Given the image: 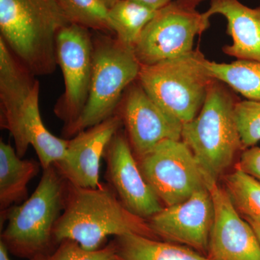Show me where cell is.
Here are the masks:
<instances>
[{"label": "cell", "mask_w": 260, "mask_h": 260, "mask_svg": "<svg viewBox=\"0 0 260 260\" xmlns=\"http://www.w3.org/2000/svg\"><path fill=\"white\" fill-rule=\"evenodd\" d=\"M129 234L157 239L147 220L130 213L109 184L84 188L68 183L64 208L54 229L56 246L70 239L86 250H97L109 237Z\"/></svg>", "instance_id": "6da1fadb"}, {"label": "cell", "mask_w": 260, "mask_h": 260, "mask_svg": "<svg viewBox=\"0 0 260 260\" xmlns=\"http://www.w3.org/2000/svg\"><path fill=\"white\" fill-rule=\"evenodd\" d=\"M68 24L56 0H0V38L35 76L55 71L56 37Z\"/></svg>", "instance_id": "7a4b0ae2"}, {"label": "cell", "mask_w": 260, "mask_h": 260, "mask_svg": "<svg viewBox=\"0 0 260 260\" xmlns=\"http://www.w3.org/2000/svg\"><path fill=\"white\" fill-rule=\"evenodd\" d=\"M68 182L54 164L43 169L41 180L31 196L1 214L7 221L1 240L11 254L34 259L51 252L56 245L54 229L62 213Z\"/></svg>", "instance_id": "3957f363"}, {"label": "cell", "mask_w": 260, "mask_h": 260, "mask_svg": "<svg viewBox=\"0 0 260 260\" xmlns=\"http://www.w3.org/2000/svg\"><path fill=\"white\" fill-rule=\"evenodd\" d=\"M237 102L223 83L215 80L198 115L183 124L181 140L194 155L206 184L218 182L244 150L234 116Z\"/></svg>", "instance_id": "277c9868"}, {"label": "cell", "mask_w": 260, "mask_h": 260, "mask_svg": "<svg viewBox=\"0 0 260 260\" xmlns=\"http://www.w3.org/2000/svg\"><path fill=\"white\" fill-rule=\"evenodd\" d=\"M93 71L88 101L79 119L62 130L65 139L115 114L124 92L139 75L141 64L134 48L104 32L93 37Z\"/></svg>", "instance_id": "5b68a950"}, {"label": "cell", "mask_w": 260, "mask_h": 260, "mask_svg": "<svg viewBox=\"0 0 260 260\" xmlns=\"http://www.w3.org/2000/svg\"><path fill=\"white\" fill-rule=\"evenodd\" d=\"M199 50L152 65H141L138 82L149 96L183 124L198 115L215 79Z\"/></svg>", "instance_id": "8992f818"}, {"label": "cell", "mask_w": 260, "mask_h": 260, "mask_svg": "<svg viewBox=\"0 0 260 260\" xmlns=\"http://www.w3.org/2000/svg\"><path fill=\"white\" fill-rule=\"evenodd\" d=\"M196 8L174 0L157 10L135 44V55L141 65L175 59L194 51V41L209 27Z\"/></svg>", "instance_id": "52a82bcc"}, {"label": "cell", "mask_w": 260, "mask_h": 260, "mask_svg": "<svg viewBox=\"0 0 260 260\" xmlns=\"http://www.w3.org/2000/svg\"><path fill=\"white\" fill-rule=\"evenodd\" d=\"M137 160L164 207L182 203L207 186L194 155L181 140H164Z\"/></svg>", "instance_id": "ba28073f"}, {"label": "cell", "mask_w": 260, "mask_h": 260, "mask_svg": "<svg viewBox=\"0 0 260 260\" xmlns=\"http://www.w3.org/2000/svg\"><path fill=\"white\" fill-rule=\"evenodd\" d=\"M56 56L64 91L54 112L64 123V130L79 119L88 101L93 63V37L88 29L71 23L63 27L56 37Z\"/></svg>", "instance_id": "9c48e42d"}, {"label": "cell", "mask_w": 260, "mask_h": 260, "mask_svg": "<svg viewBox=\"0 0 260 260\" xmlns=\"http://www.w3.org/2000/svg\"><path fill=\"white\" fill-rule=\"evenodd\" d=\"M115 114L137 160L164 140H181L182 123L164 112L138 82L126 89Z\"/></svg>", "instance_id": "30bf717a"}, {"label": "cell", "mask_w": 260, "mask_h": 260, "mask_svg": "<svg viewBox=\"0 0 260 260\" xmlns=\"http://www.w3.org/2000/svg\"><path fill=\"white\" fill-rule=\"evenodd\" d=\"M213 218V200L206 186L182 203L164 207L147 223L157 239L187 246L207 256Z\"/></svg>", "instance_id": "8fae6325"}, {"label": "cell", "mask_w": 260, "mask_h": 260, "mask_svg": "<svg viewBox=\"0 0 260 260\" xmlns=\"http://www.w3.org/2000/svg\"><path fill=\"white\" fill-rule=\"evenodd\" d=\"M104 159L107 184L130 213L148 220L164 208L145 181L126 135L121 129L108 145Z\"/></svg>", "instance_id": "7c38bea8"}, {"label": "cell", "mask_w": 260, "mask_h": 260, "mask_svg": "<svg viewBox=\"0 0 260 260\" xmlns=\"http://www.w3.org/2000/svg\"><path fill=\"white\" fill-rule=\"evenodd\" d=\"M206 186L214 207L207 256L212 260H260L259 239L236 209L225 189L218 182Z\"/></svg>", "instance_id": "4fadbf2b"}, {"label": "cell", "mask_w": 260, "mask_h": 260, "mask_svg": "<svg viewBox=\"0 0 260 260\" xmlns=\"http://www.w3.org/2000/svg\"><path fill=\"white\" fill-rule=\"evenodd\" d=\"M122 125L120 116L115 114L68 139L64 156L54 164L65 180L79 187L102 185L101 161L108 145Z\"/></svg>", "instance_id": "5bb4252c"}, {"label": "cell", "mask_w": 260, "mask_h": 260, "mask_svg": "<svg viewBox=\"0 0 260 260\" xmlns=\"http://www.w3.org/2000/svg\"><path fill=\"white\" fill-rule=\"evenodd\" d=\"M39 82L0 38V126L19 139L25 106Z\"/></svg>", "instance_id": "9a60e30c"}, {"label": "cell", "mask_w": 260, "mask_h": 260, "mask_svg": "<svg viewBox=\"0 0 260 260\" xmlns=\"http://www.w3.org/2000/svg\"><path fill=\"white\" fill-rule=\"evenodd\" d=\"M214 15L226 19L227 32L232 38L223 52L237 59L260 61V3L250 8L239 0H211L203 15L210 22Z\"/></svg>", "instance_id": "2e32d148"}, {"label": "cell", "mask_w": 260, "mask_h": 260, "mask_svg": "<svg viewBox=\"0 0 260 260\" xmlns=\"http://www.w3.org/2000/svg\"><path fill=\"white\" fill-rule=\"evenodd\" d=\"M39 83L27 102L20 123V137L14 148L18 156L23 158L31 145L42 169H45L64 156L68 139L51 134L44 125L39 109Z\"/></svg>", "instance_id": "e0dca14e"}, {"label": "cell", "mask_w": 260, "mask_h": 260, "mask_svg": "<svg viewBox=\"0 0 260 260\" xmlns=\"http://www.w3.org/2000/svg\"><path fill=\"white\" fill-rule=\"evenodd\" d=\"M40 162L19 157L14 147L0 141V213L28 198L29 182L37 177Z\"/></svg>", "instance_id": "ac0fdd59"}, {"label": "cell", "mask_w": 260, "mask_h": 260, "mask_svg": "<svg viewBox=\"0 0 260 260\" xmlns=\"http://www.w3.org/2000/svg\"><path fill=\"white\" fill-rule=\"evenodd\" d=\"M112 241L121 260H212L187 246L140 234H125Z\"/></svg>", "instance_id": "d6986e66"}, {"label": "cell", "mask_w": 260, "mask_h": 260, "mask_svg": "<svg viewBox=\"0 0 260 260\" xmlns=\"http://www.w3.org/2000/svg\"><path fill=\"white\" fill-rule=\"evenodd\" d=\"M205 64L213 79L246 99L260 102V61L237 59L230 63H217L207 59Z\"/></svg>", "instance_id": "ffe728a7"}, {"label": "cell", "mask_w": 260, "mask_h": 260, "mask_svg": "<svg viewBox=\"0 0 260 260\" xmlns=\"http://www.w3.org/2000/svg\"><path fill=\"white\" fill-rule=\"evenodd\" d=\"M155 13L132 0H119L109 8L113 32L119 42L134 48Z\"/></svg>", "instance_id": "44dd1931"}, {"label": "cell", "mask_w": 260, "mask_h": 260, "mask_svg": "<svg viewBox=\"0 0 260 260\" xmlns=\"http://www.w3.org/2000/svg\"><path fill=\"white\" fill-rule=\"evenodd\" d=\"M225 191L233 205L246 220L260 223V182L236 168L225 176Z\"/></svg>", "instance_id": "7402d4cb"}, {"label": "cell", "mask_w": 260, "mask_h": 260, "mask_svg": "<svg viewBox=\"0 0 260 260\" xmlns=\"http://www.w3.org/2000/svg\"><path fill=\"white\" fill-rule=\"evenodd\" d=\"M70 23L99 32H113L109 8L102 0H56ZM114 34V32H113Z\"/></svg>", "instance_id": "603a6c76"}, {"label": "cell", "mask_w": 260, "mask_h": 260, "mask_svg": "<svg viewBox=\"0 0 260 260\" xmlns=\"http://www.w3.org/2000/svg\"><path fill=\"white\" fill-rule=\"evenodd\" d=\"M234 116L243 150L260 141V102L246 100L236 103Z\"/></svg>", "instance_id": "cb8c5ba5"}, {"label": "cell", "mask_w": 260, "mask_h": 260, "mask_svg": "<svg viewBox=\"0 0 260 260\" xmlns=\"http://www.w3.org/2000/svg\"><path fill=\"white\" fill-rule=\"evenodd\" d=\"M117 258L113 241L97 250L89 251L75 241L65 239L56 246L54 250L31 260H116Z\"/></svg>", "instance_id": "d4e9b609"}, {"label": "cell", "mask_w": 260, "mask_h": 260, "mask_svg": "<svg viewBox=\"0 0 260 260\" xmlns=\"http://www.w3.org/2000/svg\"><path fill=\"white\" fill-rule=\"evenodd\" d=\"M237 168L260 182V148L253 146L243 150Z\"/></svg>", "instance_id": "484cf974"}, {"label": "cell", "mask_w": 260, "mask_h": 260, "mask_svg": "<svg viewBox=\"0 0 260 260\" xmlns=\"http://www.w3.org/2000/svg\"><path fill=\"white\" fill-rule=\"evenodd\" d=\"M132 1L146 7L149 9L157 11L170 4L174 0H132Z\"/></svg>", "instance_id": "4316f807"}, {"label": "cell", "mask_w": 260, "mask_h": 260, "mask_svg": "<svg viewBox=\"0 0 260 260\" xmlns=\"http://www.w3.org/2000/svg\"><path fill=\"white\" fill-rule=\"evenodd\" d=\"M10 251L4 243L0 241V260H12L9 256Z\"/></svg>", "instance_id": "83f0119b"}, {"label": "cell", "mask_w": 260, "mask_h": 260, "mask_svg": "<svg viewBox=\"0 0 260 260\" xmlns=\"http://www.w3.org/2000/svg\"><path fill=\"white\" fill-rule=\"evenodd\" d=\"M246 220V219H245ZM250 224L251 227L254 229V232H255L256 236H257L258 239H259V241L260 242V223H256L255 221H253V220H246Z\"/></svg>", "instance_id": "f1b7e54d"}, {"label": "cell", "mask_w": 260, "mask_h": 260, "mask_svg": "<svg viewBox=\"0 0 260 260\" xmlns=\"http://www.w3.org/2000/svg\"><path fill=\"white\" fill-rule=\"evenodd\" d=\"M178 1L181 2V3H185L186 5H190V6L196 8L200 3L204 1V0H178Z\"/></svg>", "instance_id": "f546056e"}, {"label": "cell", "mask_w": 260, "mask_h": 260, "mask_svg": "<svg viewBox=\"0 0 260 260\" xmlns=\"http://www.w3.org/2000/svg\"><path fill=\"white\" fill-rule=\"evenodd\" d=\"M102 1L104 3V4L107 5L108 8H111L113 5L115 4L116 2L119 1V0H102Z\"/></svg>", "instance_id": "4dcf8cb0"}, {"label": "cell", "mask_w": 260, "mask_h": 260, "mask_svg": "<svg viewBox=\"0 0 260 260\" xmlns=\"http://www.w3.org/2000/svg\"><path fill=\"white\" fill-rule=\"evenodd\" d=\"M116 260H121V259H119V257H118V258H117V259H116Z\"/></svg>", "instance_id": "1f68e13d"}]
</instances>
